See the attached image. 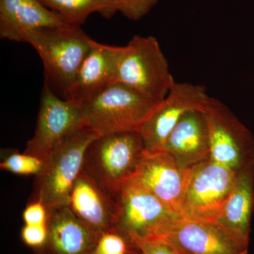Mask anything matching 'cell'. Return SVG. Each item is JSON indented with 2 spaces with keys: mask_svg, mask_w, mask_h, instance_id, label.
Wrapping results in <instances>:
<instances>
[{
  "mask_svg": "<svg viewBox=\"0 0 254 254\" xmlns=\"http://www.w3.org/2000/svg\"><path fill=\"white\" fill-rule=\"evenodd\" d=\"M100 134L84 126L58 143L36 175L28 203L41 202L48 210L68 205L73 185L82 172L87 148Z\"/></svg>",
  "mask_w": 254,
  "mask_h": 254,
  "instance_id": "1",
  "label": "cell"
},
{
  "mask_svg": "<svg viewBox=\"0 0 254 254\" xmlns=\"http://www.w3.org/2000/svg\"><path fill=\"white\" fill-rule=\"evenodd\" d=\"M210 136V159L235 173L254 169V138L228 107L210 97L203 108Z\"/></svg>",
  "mask_w": 254,
  "mask_h": 254,
  "instance_id": "7",
  "label": "cell"
},
{
  "mask_svg": "<svg viewBox=\"0 0 254 254\" xmlns=\"http://www.w3.org/2000/svg\"><path fill=\"white\" fill-rule=\"evenodd\" d=\"M84 126L81 105L62 99L49 83H45L34 134L28 141L24 153L44 160L58 143Z\"/></svg>",
  "mask_w": 254,
  "mask_h": 254,
  "instance_id": "10",
  "label": "cell"
},
{
  "mask_svg": "<svg viewBox=\"0 0 254 254\" xmlns=\"http://www.w3.org/2000/svg\"><path fill=\"white\" fill-rule=\"evenodd\" d=\"M144 151L138 131L100 135L87 148L82 172L116 198L134 176Z\"/></svg>",
  "mask_w": 254,
  "mask_h": 254,
  "instance_id": "2",
  "label": "cell"
},
{
  "mask_svg": "<svg viewBox=\"0 0 254 254\" xmlns=\"http://www.w3.org/2000/svg\"><path fill=\"white\" fill-rule=\"evenodd\" d=\"M68 23L81 26L93 13L110 18L118 12L113 0H40Z\"/></svg>",
  "mask_w": 254,
  "mask_h": 254,
  "instance_id": "19",
  "label": "cell"
},
{
  "mask_svg": "<svg viewBox=\"0 0 254 254\" xmlns=\"http://www.w3.org/2000/svg\"><path fill=\"white\" fill-rule=\"evenodd\" d=\"M1 170L19 175H39L44 167V160L28 154L20 153L13 150L4 153L0 163Z\"/></svg>",
  "mask_w": 254,
  "mask_h": 254,
  "instance_id": "20",
  "label": "cell"
},
{
  "mask_svg": "<svg viewBox=\"0 0 254 254\" xmlns=\"http://www.w3.org/2000/svg\"><path fill=\"white\" fill-rule=\"evenodd\" d=\"M48 210V238L32 254H92L100 236L87 227L68 205Z\"/></svg>",
  "mask_w": 254,
  "mask_h": 254,
  "instance_id": "14",
  "label": "cell"
},
{
  "mask_svg": "<svg viewBox=\"0 0 254 254\" xmlns=\"http://www.w3.org/2000/svg\"><path fill=\"white\" fill-rule=\"evenodd\" d=\"M210 96L203 85L176 82L139 130L145 150L164 151L167 138L185 114L203 110Z\"/></svg>",
  "mask_w": 254,
  "mask_h": 254,
  "instance_id": "11",
  "label": "cell"
},
{
  "mask_svg": "<svg viewBox=\"0 0 254 254\" xmlns=\"http://www.w3.org/2000/svg\"><path fill=\"white\" fill-rule=\"evenodd\" d=\"M124 46L103 44L92 39L91 50L82 63L65 99L83 105L117 83Z\"/></svg>",
  "mask_w": 254,
  "mask_h": 254,
  "instance_id": "12",
  "label": "cell"
},
{
  "mask_svg": "<svg viewBox=\"0 0 254 254\" xmlns=\"http://www.w3.org/2000/svg\"><path fill=\"white\" fill-rule=\"evenodd\" d=\"M58 13L40 0H0V38L23 42L28 32L68 26Z\"/></svg>",
  "mask_w": 254,
  "mask_h": 254,
  "instance_id": "17",
  "label": "cell"
},
{
  "mask_svg": "<svg viewBox=\"0 0 254 254\" xmlns=\"http://www.w3.org/2000/svg\"><path fill=\"white\" fill-rule=\"evenodd\" d=\"M92 254H140L130 237L114 230L100 237Z\"/></svg>",
  "mask_w": 254,
  "mask_h": 254,
  "instance_id": "21",
  "label": "cell"
},
{
  "mask_svg": "<svg viewBox=\"0 0 254 254\" xmlns=\"http://www.w3.org/2000/svg\"><path fill=\"white\" fill-rule=\"evenodd\" d=\"M117 83L155 103H161L166 98L175 81L156 38L136 35L124 46Z\"/></svg>",
  "mask_w": 254,
  "mask_h": 254,
  "instance_id": "4",
  "label": "cell"
},
{
  "mask_svg": "<svg viewBox=\"0 0 254 254\" xmlns=\"http://www.w3.org/2000/svg\"><path fill=\"white\" fill-rule=\"evenodd\" d=\"M48 217V209L39 201L28 203L23 213L26 225H46Z\"/></svg>",
  "mask_w": 254,
  "mask_h": 254,
  "instance_id": "25",
  "label": "cell"
},
{
  "mask_svg": "<svg viewBox=\"0 0 254 254\" xmlns=\"http://www.w3.org/2000/svg\"><path fill=\"white\" fill-rule=\"evenodd\" d=\"M160 103L116 83L81 106L85 125L105 135L139 132Z\"/></svg>",
  "mask_w": 254,
  "mask_h": 254,
  "instance_id": "5",
  "label": "cell"
},
{
  "mask_svg": "<svg viewBox=\"0 0 254 254\" xmlns=\"http://www.w3.org/2000/svg\"><path fill=\"white\" fill-rule=\"evenodd\" d=\"M161 239L187 254H248L250 240L216 220L181 216L174 220Z\"/></svg>",
  "mask_w": 254,
  "mask_h": 254,
  "instance_id": "9",
  "label": "cell"
},
{
  "mask_svg": "<svg viewBox=\"0 0 254 254\" xmlns=\"http://www.w3.org/2000/svg\"><path fill=\"white\" fill-rule=\"evenodd\" d=\"M120 215L115 229L128 237L159 240L180 216L134 180L127 181L116 197Z\"/></svg>",
  "mask_w": 254,
  "mask_h": 254,
  "instance_id": "8",
  "label": "cell"
},
{
  "mask_svg": "<svg viewBox=\"0 0 254 254\" xmlns=\"http://www.w3.org/2000/svg\"><path fill=\"white\" fill-rule=\"evenodd\" d=\"M92 38L81 26L68 25L28 32L23 42L36 50L47 79L64 94L69 89L82 63L91 50Z\"/></svg>",
  "mask_w": 254,
  "mask_h": 254,
  "instance_id": "3",
  "label": "cell"
},
{
  "mask_svg": "<svg viewBox=\"0 0 254 254\" xmlns=\"http://www.w3.org/2000/svg\"><path fill=\"white\" fill-rule=\"evenodd\" d=\"M21 240L25 245L33 250L41 248L48 238V228L46 225H26L21 232Z\"/></svg>",
  "mask_w": 254,
  "mask_h": 254,
  "instance_id": "24",
  "label": "cell"
},
{
  "mask_svg": "<svg viewBox=\"0 0 254 254\" xmlns=\"http://www.w3.org/2000/svg\"><path fill=\"white\" fill-rule=\"evenodd\" d=\"M237 174L211 159L185 171L180 215L193 220H216L236 181Z\"/></svg>",
  "mask_w": 254,
  "mask_h": 254,
  "instance_id": "6",
  "label": "cell"
},
{
  "mask_svg": "<svg viewBox=\"0 0 254 254\" xmlns=\"http://www.w3.org/2000/svg\"><path fill=\"white\" fill-rule=\"evenodd\" d=\"M132 180L144 187L180 215L185 183V172L167 152L145 150Z\"/></svg>",
  "mask_w": 254,
  "mask_h": 254,
  "instance_id": "13",
  "label": "cell"
},
{
  "mask_svg": "<svg viewBox=\"0 0 254 254\" xmlns=\"http://www.w3.org/2000/svg\"><path fill=\"white\" fill-rule=\"evenodd\" d=\"M254 211V169H252L237 174L235 186L216 221L250 237Z\"/></svg>",
  "mask_w": 254,
  "mask_h": 254,
  "instance_id": "18",
  "label": "cell"
},
{
  "mask_svg": "<svg viewBox=\"0 0 254 254\" xmlns=\"http://www.w3.org/2000/svg\"><path fill=\"white\" fill-rule=\"evenodd\" d=\"M164 151L173 157L184 172L210 159V136L203 109L184 115L167 138Z\"/></svg>",
  "mask_w": 254,
  "mask_h": 254,
  "instance_id": "16",
  "label": "cell"
},
{
  "mask_svg": "<svg viewBox=\"0 0 254 254\" xmlns=\"http://www.w3.org/2000/svg\"><path fill=\"white\" fill-rule=\"evenodd\" d=\"M68 207L87 227L101 236L115 229L120 215L117 199L83 172L76 179Z\"/></svg>",
  "mask_w": 254,
  "mask_h": 254,
  "instance_id": "15",
  "label": "cell"
},
{
  "mask_svg": "<svg viewBox=\"0 0 254 254\" xmlns=\"http://www.w3.org/2000/svg\"><path fill=\"white\" fill-rule=\"evenodd\" d=\"M118 12L132 21H138L150 12L158 0H113Z\"/></svg>",
  "mask_w": 254,
  "mask_h": 254,
  "instance_id": "22",
  "label": "cell"
},
{
  "mask_svg": "<svg viewBox=\"0 0 254 254\" xmlns=\"http://www.w3.org/2000/svg\"><path fill=\"white\" fill-rule=\"evenodd\" d=\"M136 246L140 254H187L168 240H147L138 237H130Z\"/></svg>",
  "mask_w": 254,
  "mask_h": 254,
  "instance_id": "23",
  "label": "cell"
}]
</instances>
